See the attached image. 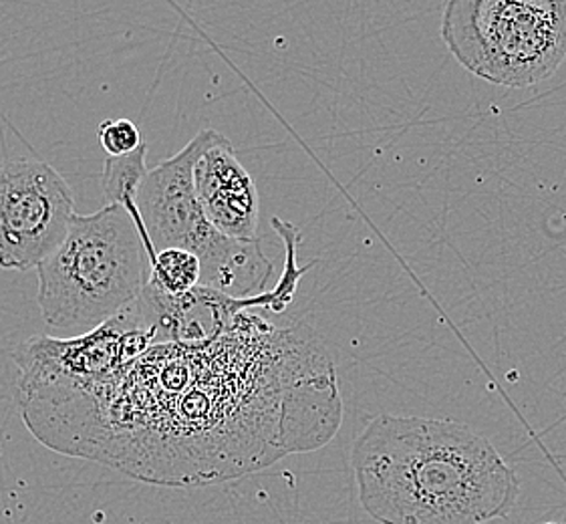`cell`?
<instances>
[{
  "label": "cell",
  "mask_w": 566,
  "mask_h": 524,
  "mask_svg": "<svg viewBox=\"0 0 566 524\" xmlns=\"http://www.w3.org/2000/svg\"><path fill=\"white\" fill-rule=\"evenodd\" d=\"M340 410L313 331L240 313L220 337L159 343L109 379L53 389L34 438L132 479L202 486L317 450L339 430Z\"/></svg>",
  "instance_id": "1"
},
{
  "label": "cell",
  "mask_w": 566,
  "mask_h": 524,
  "mask_svg": "<svg viewBox=\"0 0 566 524\" xmlns=\"http://www.w3.org/2000/svg\"><path fill=\"white\" fill-rule=\"evenodd\" d=\"M365 513L381 524H482L506 518L521 479L465 423L381 413L352 450Z\"/></svg>",
  "instance_id": "2"
},
{
  "label": "cell",
  "mask_w": 566,
  "mask_h": 524,
  "mask_svg": "<svg viewBox=\"0 0 566 524\" xmlns=\"http://www.w3.org/2000/svg\"><path fill=\"white\" fill-rule=\"evenodd\" d=\"M151 259L136 220L107 205L71 220L57 251L36 266V305L49 327L85 335L136 303Z\"/></svg>",
  "instance_id": "3"
},
{
  "label": "cell",
  "mask_w": 566,
  "mask_h": 524,
  "mask_svg": "<svg viewBox=\"0 0 566 524\" xmlns=\"http://www.w3.org/2000/svg\"><path fill=\"white\" fill-rule=\"evenodd\" d=\"M442 39L480 80L526 90L565 63L566 0H448Z\"/></svg>",
  "instance_id": "4"
},
{
  "label": "cell",
  "mask_w": 566,
  "mask_h": 524,
  "mask_svg": "<svg viewBox=\"0 0 566 524\" xmlns=\"http://www.w3.org/2000/svg\"><path fill=\"white\" fill-rule=\"evenodd\" d=\"M75 217V196L51 164L0 161V269L31 271L57 251Z\"/></svg>",
  "instance_id": "5"
},
{
  "label": "cell",
  "mask_w": 566,
  "mask_h": 524,
  "mask_svg": "<svg viewBox=\"0 0 566 524\" xmlns=\"http://www.w3.org/2000/svg\"><path fill=\"white\" fill-rule=\"evenodd\" d=\"M159 345L158 329L149 323L139 298L102 327L71 339L33 337L12 357L21 371L19 388L87 386L122 371L149 347Z\"/></svg>",
  "instance_id": "6"
},
{
  "label": "cell",
  "mask_w": 566,
  "mask_h": 524,
  "mask_svg": "<svg viewBox=\"0 0 566 524\" xmlns=\"http://www.w3.org/2000/svg\"><path fill=\"white\" fill-rule=\"evenodd\" d=\"M220 136L214 129H202L176 156L149 170L137 205L151 261L164 249H186L200 256L222 234L206 218L193 184L196 161Z\"/></svg>",
  "instance_id": "7"
},
{
  "label": "cell",
  "mask_w": 566,
  "mask_h": 524,
  "mask_svg": "<svg viewBox=\"0 0 566 524\" xmlns=\"http://www.w3.org/2000/svg\"><path fill=\"white\" fill-rule=\"evenodd\" d=\"M193 184L206 218L216 229L232 239H259V190L228 137H218L196 161Z\"/></svg>",
  "instance_id": "8"
},
{
  "label": "cell",
  "mask_w": 566,
  "mask_h": 524,
  "mask_svg": "<svg viewBox=\"0 0 566 524\" xmlns=\"http://www.w3.org/2000/svg\"><path fill=\"white\" fill-rule=\"evenodd\" d=\"M198 259L202 264L200 285L232 298L262 295L272 274V262L259 239L240 240L220 234Z\"/></svg>",
  "instance_id": "9"
},
{
  "label": "cell",
  "mask_w": 566,
  "mask_h": 524,
  "mask_svg": "<svg viewBox=\"0 0 566 524\" xmlns=\"http://www.w3.org/2000/svg\"><path fill=\"white\" fill-rule=\"evenodd\" d=\"M148 144L144 142L136 151L125 154V156H107L103 164L102 190L107 205L122 206L132 218L136 220L137 229L142 232V239L146 242V249L149 252L148 237L144 229V220L139 214V192L142 186L148 178Z\"/></svg>",
  "instance_id": "10"
},
{
  "label": "cell",
  "mask_w": 566,
  "mask_h": 524,
  "mask_svg": "<svg viewBox=\"0 0 566 524\" xmlns=\"http://www.w3.org/2000/svg\"><path fill=\"white\" fill-rule=\"evenodd\" d=\"M202 281V264L186 249H164L151 261L148 285L161 295L181 296Z\"/></svg>",
  "instance_id": "11"
},
{
  "label": "cell",
  "mask_w": 566,
  "mask_h": 524,
  "mask_svg": "<svg viewBox=\"0 0 566 524\" xmlns=\"http://www.w3.org/2000/svg\"><path fill=\"white\" fill-rule=\"evenodd\" d=\"M97 137L107 156H125L136 151L144 144L136 124L125 117L102 122L97 127Z\"/></svg>",
  "instance_id": "12"
}]
</instances>
